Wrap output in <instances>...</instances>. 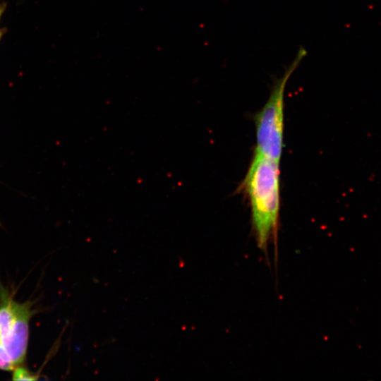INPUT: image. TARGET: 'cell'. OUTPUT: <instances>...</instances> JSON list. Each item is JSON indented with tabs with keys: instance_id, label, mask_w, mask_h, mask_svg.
<instances>
[{
	"instance_id": "1",
	"label": "cell",
	"mask_w": 381,
	"mask_h": 381,
	"mask_svg": "<svg viewBox=\"0 0 381 381\" xmlns=\"http://www.w3.org/2000/svg\"><path fill=\"white\" fill-rule=\"evenodd\" d=\"M242 187L251 210L252 226L259 248L267 253L276 243L280 207L279 162L254 152Z\"/></svg>"
},
{
	"instance_id": "2",
	"label": "cell",
	"mask_w": 381,
	"mask_h": 381,
	"mask_svg": "<svg viewBox=\"0 0 381 381\" xmlns=\"http://www.w3.org/2000/svg\"><path fill=\"white\" fill-rule=\"evenodd\" d=\"M307 52L301 47L291 63L285 68L282 75L275 78L270 96L255 114V152L279 162L283 150L284 107L286 84L300 65Z\"/></svg>"
},
{
	"instance_id": "3",
	"label": "cell",
	"mask_w": 381,
	"mask_h": 381,
	"mask_svg": "<svg viewBox=\"0 0 381 381\" xmlns=\"http://www.w3.org/2000/svg\"><path fill=\"white\" fill-rule=\"evenodd\" d=\"M32 313L30 303L16 302L6 291L1 290L0 352L13 368L25 359Z\"/></svg>"
},
{
	"instance_id": "4",
	"label": "cell",
	"mask_w": 381,
	"mask_h": 381,
	"mask_svg": "<svg viewBox=\"0 0 381 381\" xmlns=\"http://www.w3.org/2000/svg\"><path fill=\"white\" fill-rule=\"evenodd\" d=\"M12 379L13 380H35L38 377L32 373L22 365L15 367L12 370Z\"/></svg>"
},
{
	"instance_id": "5",
	"label": "cell",
	"mask_w": 381,
	"mask_h": 381,
	"mask_svg": "<svg viewBox=\"0 0 381 381\" xmlns=\"http://www.w3.org/2000/svg\"><path fill=\"white\" fill-rule=\"evenodd\" d=\"M4 6L3 4H0V17H1V13H2L3 11H4ZM1 34H2V33H1V31L0 30V38H1Z\"/></svg>"
}]
</instances>
